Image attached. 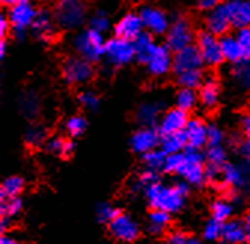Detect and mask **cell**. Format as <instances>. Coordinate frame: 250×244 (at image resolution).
<instances>
[{
	"label": "cell",
	"mask_w": 250,
	"mask_h": 244,
	"mask_svg": "<svg viewBox=\"0 0 250 244\" xmlns=\"http://www.w3.org/2000/svg\"><path fill=\"white\" fill-rule=\"evenodd\" d=\"M164 170L180 176L189 185H201L206 180V160L198 149H186L179 154L168 155Z\"/></svg>",
	"instance_id": "1"
},
{
	"label": "cell",
	"mask_w": 250,
	"mask_h": 244,
	"mask_svg": "<svg viewBox=\"0 0 250 244\" xmlns=\"http://www.w3.org/2000/svg\"><path fill=\"white\" fill-rule=\"evenodd\" d=\"M145 195L153 210H164L167 213H174L180 210L185 204L188 195V185L185 182L167 186L160 182H155L145 188Z\"/></svg>",
	"instance_id": "2"
},
{
	"label": "cell",
	"mask_w": 250,
	"mask_h": 244,
	"mask_svg": "<svg viewBox=\"0 0 250 244\" xmlns=\"http://www.w3.org/2000/svg\"><path fill=\"white\" fill-rule=\"evenodd\" d=\"M85 17H86V6L82 0H61L54 12L55 22L60 27L67 30H73L82 25Z\"/></svg>",
	"instance_id": "3"
},
{
	"label": "cell",
	"mask_w": 250,
	"mask_h": 244,
	"mask_svg": "<svg viewBox=\"0 0 250 244\" xmlns=\"http://www.w3.org/2000/svg\"><path fill=\"white\" fill-rule=\"evenodd\" d=\"M73 45L78 54L88 61H97L104 55L106 42L103 33H99L92 28L86 30L83 33H79L75 38Z\"/></svg>",
	"instance_id": "4"
},
{
	"label": "cell",
	"mask_w": 250,
	"mask_h": 244,
	"mask_svg": "<svg viewBox=\"0 0 250 244\" xmlns=\"http://www.w3.org/2000/svg\"><path fill=\"white\" fill-rule=\"evenodd\" d=\"M104 57L112 66L128 64L133 58H136L134 42L122 38H113L106 42Z\"/></svg>",
	"instance_id": "5"
},
{
	"label": "cell",
	"mask_w": 250,
	"mask_h": 244,
	"mask_svg": "<svg viewBox=\"0 0 250 244\" xmlns=\"http://www.w3.org/2000/svg\"><path fill=\"white\" fill-rule=\"evenodd\" d=\"M194 42V30L191 22L185 18H176L167 32V46L177 52L186 46H191Z\"/></svg>",
	"instance_id": "6"
},
{
	"label": "cell",
	"mask_w": 250,
	"mask_h": 244,
	"mask_svg": "<svg viewBox=\"0 0 250 244\" xmlns=\"http://www.w3.org/2000/svg\"><path fill=\"white\" fill-rule=\"evenodd\" d=\"M197 48L203 57L204 64H207V66L214 67V66H219L224 61L221 41H219L217 36H214L210 32H203L198 35Z\"/></svg>",
	"instance_id": "7"
},
{
	"label": "cell",
	"mask_w": 250,
	"mask_h": 244,
	"mask_svg": "<svg viewBox=\"0 0 250 244\" xmlns=\"http://www.w3.org/2000/svg\"><path fill=\"white\" fill-rule=\"evenodd\" d=\"M94 75L91 61L82 58V57H75L69 58L64 66H62V76L64 79L72 83V85H81L88 82Z\"/></svg>",
	"instance_id": "8"
},
{
	"label": "cell",
	"mask_w": 250,
	"mask_h": 244,
	"mask_svg": "<svg viewBox=\"0 0 250 244\" xmlns=\"http://www.w3.org/2000/svg\"><path fill=\"white\" fill-rule=\"evenodd\" d=\"M36 15H38V11L35 9V6L31 5L28 0H22L21 3L9 8L8 20L11 22V27L21 36L25 32L27 27L33 25Z\"/></svg>",
	"instance_id": "9"
},
{
	"label": "cell",
	"mask_w": 250,
	"mask_h": 244,
	"mask_svg": "<svg viewBox=\"0 0 250 244\" xmlns=\"http://www.w3.org/2000/svg\"><path fill=\"white\" fill-rule=\"evenodd\" d=\"M109 229L116 240L124 243L134 241L140 234L137 222L127 213H116V216L109 224Z\"/></svg>",
	"instance_id": "10"
},
{
	"label": "cell",
	"mask_w": 250,
	"mask_h": 244,
	"mask_svg": "<svg viewBox=\"0 0 250 244\" xmlns=\"http://www.w3.org/2000/svg\"><path fill=\"white\" fill-rule=\"evenodd\" d=\"M203 64L204 61L197 45L186 46L177 51L173 57V70L176 72V75H180L188 70H200Z\"/></svg>",
	"instance_id": "11"
},
{
	"label": "cell",
	"mask_w": 250,
	"mask_h": 244,
	"mask_svg": "<svg viewBox=\"0 0 250 244\" xmlns=\"http://www.w3.org/2000/svg\"><path fill=\"white\" fill-rule=\"evenodd\" d=\"M140 17H142L145 28L150 35H164L168 32L170 22H168L167 15L161 9L152 8V6H145L140 11Z\"/></svg>",
	"instance_id": "12"
},
{
	"label": "cell",
	"mask_w": 250,
	"mask_h": 244,
	"mask_svg": "<svg viewBox=\"0 0 250 244\" xmlns=\"http://www.w3.org/2000/svg\"><path fill=\"white\" fill-rule=\"evenodd\" d=\"M143 21L140 14H127L124 15L115 25V35L116 38H122L127 41H136L143 33Z\"/></svg>",
	"instance_id": "13"
},
{
	"label": "cell",
	"mask_w": 250,
	"mask_h": 244,
	"mask_svg": "<svg viewBox=\"0 0 250 244\" xmlns=\"http://www.w3.org/2000/svg\"><path fill=\"white\" fill-rule=\"evenodd\" d=\"M206 25H207V32L213 33L214 36L227 35L229 27L232 25L227 6L221 5V6L208 11L207 18H206Z\"/></svg>",
	"instance_id": "14"
},
{
	"label": "cell",
	"mask_w": 250,
	"mask_h": 244,
	"mask_svg": "<svg viewBox=\"0 0 250 244\" xmlns=\"http://www.w3.org/2000/svg\"><path fill=\"white\" fill-rule=\"evenodd\" d=\"M188 122H189V119H188L186 112L176 107L163 115V118L160 121V131L163 136L182 133L186 128Z\"/></svg>",
	"instance_id": "15"
},
{
	"label": "cell",
	"mask_w": 250,
	"mask_h": 244,
	"mask_svg": "<svg viewBox=\"0 0 250 244\" xmlns=\"http://www.w3.org/2000/svg\"><path fill=\"white\" fill-rule=\"evenodd\" d=\"M171 49L168 46L158 45V48L155 49V52L150 55L147 60V69L152 75L155 76H163L167 72L171 70L173 67V57H171Z\"/></svg>",
	"instance_id": "16"
},
{
	"label": "cell",
	"mask_w": 250,
	"mask_h": 244,
	"mask_svg": "<svg viewBox=\"0 0 250 244\" xmlns=\"http://www.w3.org/2000/svg\"><path fill=\"white\" fill-rule=\"evenodd\" d=\"M160 143H161V140H160L158 131H155L150 127H145V128L136 131L134 136L131 137L133 149L137 152V154H143V155H146L147 152L156 149V146H158Z\"/></svg>",
	"instance_id": "17"
},
{
	"label": "cell",
	"mask_w": 250,
	"mask_h": 244,
	"mask_svg": "<svg viewBox=\"0 0 250 244\" xmlns=\"http://www.w3.org/2000/svg\"><path fill=\"white\" fill-rule=\"evenodd\" d=\"M207 131H208V127L204 124L203 121L191 119L189 122H188L186 128L183 130L188 147L200 149L204 144H207Z\"/></svg>",
	"instance_id": "18"
},
{
	"label": "cell",
	"mask_w": 250,
	"mask_h": 244,
	"mask_svg": "<svg viewBox=\"0 0 250 244\" xmlns=\"http://www.w3.org/2000/svg\"><path fill=\"white\" fill-rule=\"evenodd\" d=\"M225 6L232 25L237 28L250 27V0H229Z\"/></svg>",
	"instance_id": "19"
},
{
	"label": "cell",
	"mask_w": 250,
	"mask_h": 244,
	"mask_svg": "<svg viewBox=\"0 0 250 244\" xmlns=\"http://www.w3.org/2000/svg\"><path fill=\"white\" fill-rule=\"evenodd\" d=\"M206 173L208 179H219L224 165L227 164V154L222 146H210L206 155Z\"/></svg>",
	"instance_id": "20"
},
{
	"label": "cell",
	"mask_w": 250,
	"mask_h": 244,
	"mask_svg": "<svg viewBox=\"0 0 250 244\" xmlns=\"http://www.w3.org/2000/svg\"><path fill=\"white\" fill-rule=\"evenodd\" d=\"M221 48H222V55L224 60L231 61L234 64H238L240 61H243L246 58L244 51L240 45V42L237 41V38L232 36H224L221 39Z\"/></svg>",
	"instance_id": "21"
},
{
	"label": "cell",
	"mask_w": 250,
	"mask_h": 244,
	"mask_svg": "<svg viewBox=\"0 0 250 244\" xmlns=\"http://www.w3.org/2000/svg\"><path fill=\"white\" fill-rule=\"evenodd\" d=\"M222 238L228 244H241L246 238H249L244 222L231 221V219L225 222L222 228Z\"/></svg>",
	"instance_id": "22"
},
{
	"label": "cell",
	"mask_w": 250,
	"mask_h": 244,
	"mask_svg": "<svg viewBox=\"0 0 250 244\" xmlns=\"http://www.w3.org/2000/svg\"><path fill=\"white\" fill-rule=\"evenodd\" d=\"M219 96H221V89H219L217 81L214 78L206 79L204 83L201 85V91H200V102L203 103V106L207 109L216 107V104L219 102Z\"/></svg>",
	"instance_id": "23"
},
{
	"label": "cell",
	"mask_w": 250,
	"mask_h": 244,
	"mask_svg": "<svg viewBox=\"0 0 250 244\" xmlns=\"http://www.w3.org/2000/svg\"><path fill=\"white\" fill-rule=\"evenodd\" d=\"M54 20L48 12L45 11H41L38 12L36 15V20L33 22V25H31V28H33V32L38 38L41 39H49L52 35H54Z\"/></svg>",
	"instance_id": "24"
},
{
	"label": "cell",
	"mask_w": 250,
	"mask_h": 244,
	"mask_svg": "<svg viewBox=\"0 0 250 244\" xmlns=\"http://www.w3.org/2000/svg\"><path fill=\"white\" fill-rule=\"evenodd\" d=\"M134 48H136V58L142 63H147L150 55L158 48V43H155L152 39V35L149 33H142L136 41H134Z\"/></svg>",
	"instance_id": "25"
},
{
	"label": "cell",
	"mask_w": 250,
	"mask_h": 244,
	"mask_svg": "<svg viewBox=\"0 0 250 244\" xmlns=\"http://www.w3.org/2000/svg\"><path fill=\"white\" fill-rule=\"evenodd\" d=\"M219 179H221V182L227 188H240L246 182V176H244L243 170L234 164H225Z\"/></svg>",
	"instance_id": "26"
},
{
	"label": "cell",
	"mask_w": 250,
	"mask_h": 244,
	"mask_svg": "<svg viewBox=\"0 0 250 244\" xmlns=\"http://www.w3.org/2000/svg\"><path fill=\"white\" fill-rule=\"evenodd\" d=\"M186 144V139L183 131L182 133H176V134H167L161 139V149L166 152L167 155H174L179 154L185 149Z\"/></svg>",
	"instance_id": "27"
},
{
	"label": "cell",
	"mask_w": 250,
	"mask_h": 244,
	"mask_svg": "<svg viewBox=\"0 0 250 244\" xmlns=\"http://www.w3.org/2000/svg\"><path fill=\"white\" fill-rule=\"evenodd\" d=\"M161 107L155 103H145L137 110V121L145 127H152L160 118Z\"/></svg>",
	"instance_id": "28"
},
{
	"label": "cell",
	"mask_w": 250,
	"mask_h": 244,
	"mask_svg": "<svg viewBox=\"0 0 250 244\" xmlns=\"http://www.w3.org/2000/svg\"><path fill=\"white\" fill-rule=\"evenodd\" d=\"M168 225H170V213H167L164 210H153L149 215L147 226H149L150 232L161 234L163 231L167 229Z\"/></svg>",
	"instance_id": "29"
},
{
	"label": "cell",
	"mask_w": 250,
	"mask_h": 244,
	"mask_svg": "<svg viewBox=\"0 0 250 244\" xmlns=\"http://www.w3.org/2000/svg\"><path fill=\"white\" fill-rule=\"evenodd\" d=\"M24 188V180L18 176H11L2 183V191H0V197L2 200L15 198L21 194Z\"/></svg>",
	"instance_id": "30"
},
{
	"label": "cell",
	"mask_w": 250,
	"mask_h": 244,
	"mask_svg": "<svg viewBox=\"0 0 250 244\" xmlns=\"http://www.w3.org/2000/svg\"><path fill=\"white\" fill-rule=\"evenodd\" d=\"M232 216V204L228 200H217L211 205V218L219 222H228Z\"/></svg>",
	"instance_id": "31"
},
{
	"label": "cell",
	"mask_w": 250,
	"mask_h": 244,
	"mask_svg": "<svg viewBox=\"0 0 250 244\" xmlns=\"http://www.w3.org/2000/svg\"><path fill=\"white\" fill-rule=\"evenodd\" d=\"M197 100H198V97H197L194 89H191V88H182L177 93V96H176V106L179 109L188 112V110H191V109L195 107Z\"/></svg>",
	"instance_id": "32"
},
{
	"label": "cell",
	"mask_w": 250,
	"mask_h": 244,
	"mask_svg": "<svg viewBox=\"0 0 250 244\" xmlns=\"http://www.w3.org/2000/svg\"><path fill=\"white\" fill-rule=\"evenodd\" d=\"M177 82L179 85H182V88L195 89L201 86V83H204V78H203L201 70H188V72L177 75Z\"/></svg>",
	"instance_id": "33"
},
{
	"label": "cell",
	"mask_w": 250,
	"mask_h": 244,
	"mask_svg": "<svg viewBox=\"0 0 250 244\" xmlns=\"http://www.w3.org/2000/svg\"><path fill=\"white\" fill-rule=\"evenodd\" d=\"M234 78L243 89L250 91V58H244L235 66Z\"/></svg>",
	"instance_id": "34"
},
{
	"label": "cell",
	"mask_w": 250,
	"mask_h": 244,
	"mask_svg": "<svg viewBox=\"0 0 250 244\" xmlns=\"http://www.w3.org/2000/svg\"><path fill=\"white\" fill-rule=\"evenodd\" d=\"M167 154L163 149H153L145 155V164L147 165V168L150 170H158V168H164L166 161H167Z\"/></svg>",
	"instance_id": "35"
},
{
	"label": "cell",
	"mask_w": 250,
	"mask_h": 244,
	"mask_svg": "<svg viewBox=\"0 0 250 244\" xmlns=\"http://www.w3.org/2000/svg\"><path fill=\"white\" fill-rule=\"evenodd\" d=\"M89 25L92 30H96L99 33H104L106 30L109 28L110 25V20H109V15L104 12V11H97L94 14L89 20Z\"/></svg>",
	"instance_id": "36"
},
{
	"label": "cell",
	"mask_w": 250,
	"mask_h": 244,
	"mask_svg": "<svg viewBox=\"0 0 250 244\" xmlns=\"http://www.w3.org/2000/svg\"><path fill=\"white\" fill-rule=\"evenodd\" d=\"M22 207V201L15 197V198H8V200H2V205H0V211H2V216L6 218H12L21 211Z\"/></svg>",
	"instance_id": "37"
},
{
	"label": "cell",
	"mask_w": 250,
	"mask_h": 244,
	"mask_svg": "<svg viewBox=\"0 0 250 244\" xmlns=\"http://www.w3.org/2000/svg\"><path fill=\"white\" fill-rule=\"evenodd\" d=\"M85 128H86V121H85V118H82L79 115L69 118L66 122V130H67L69 136H72V137L81 136L85 131Z\"/></svg>",
	"instance_id": "38"
},
{
	"label": "cell",
	"mask_w": 250,
	"mask_h": 244,
	"mask_svg": "<svg viewBox=\"0 0 250 244\" xmlns=\"http://www.w3.org/2000/svg\"><path fill=\"white\" fill-rule=\"evenodd\" d=\"M48 149L51 152H54V154H57V155H69L70 152L73 150V143L72 142H67L64 139L55 137V139L49 140Z\"/></svg>",
	"instance_id": "39"
},
{
	"label": "cell",
	"mask_w": 250,
	"mask_h": 244,
	"mask_svg": "<svg viewBox=\"0 0 250 244\" xmlns=\"http://www.w3.org/2000/svg\"><path fill=\"white\" fill-rule=\"evenodd\" d=\"M222 228H224V224L219 222L216 219L211 218V221H208L204 226V238L208 240V241H214L217 238H222Z\"/></svg>",
	"instance_id": "40"
},
{
	"label": "cell",
	"mask_w": 250,
	"mask_h": 244,
	"mask_svg": "<svg viewBox=\"0 0 250 244\" xmlns=\"http://www.w3.org/2000/svg\"><path fill=\"white\" fill-rule=\"evenodd\" d=\"M79 103L88 110H96L100 106V100H99L97 94L92 93V91H83V93H81Z\"/></svg>",
	"instance_id": "41"
},
{
	"label": "cell",
	"mask_w": 250,
	"mask_h": 244,
	"mask_svg": "<svg viewBox=\"0 0 250 244\" xmlns=\"http://www.w3.org/2000/svg\"><path fill=\"white\" fill-rule=\"evenodd\" d=\"M237 41L240 42L243 51H244V55L246 58H250V27H243V28H238L237 32Z\"/></svg>",
	"instance_id": "42"
},
{
	"label": "cell",
	"mask_w": 250,
	"mask_h": 244,
	"mask_svg": "<svg viewBox=\"0 0 250 244\" xmlns=\"http://www.w3.org/2000/svg\"><path fill=\"white\" fill-rule=\"evenodd\" d=\"M116 216V211L113 210V207L107 203H103L97 207V218L100 222L103 224H110V221Z\"/></svg>",
	"instance_id": "43"
},
{
	"label": "cell",
	"mask_w": 250,
	"mask_h": 244,
	"mask_svg": "<svg viewBox=\"0 0 250 244\" xmlns=\"http://www.w3.org/2000/svg\"><path fill=\"white\" fill-rule=\"evenodd\" d=\"M21 109L25 115H35L39 109V103H38V99L35 96H31V94H27L22 97L21 100Z\"/></svg>",
	"instance_id": "44"
},
{
	"label": "cell",
	"mask_w": 250,
	"mask_h": 244,
	"mask_svg": "<svg viewBox=\"0 0 250 244\" xmlns=\"http://www.w3.org/2000/svg\"><path fill=\"white\" fill-rule=\"evenodd\" d=\"M25 139L30 144H39L43 142L45 139V130L39 125H35V127H31L28 128L27 134H25Z\"/></svg>",
	"instance_id": "45"
},
{
	"label": "cell",
	"mask_w": 250,
	"mask_h": 244,
	"mask_svg": "<svg viewBox=\"0 0 250 244\" xmlns=\"http://www.w3.org/2000/svg\"><path fill=\"white\" fill-rule=\"evenodd\" d=\"M222 139H224V134L221 130L214 125L208 127V131H207V144L208 146H221Z\"/></svg>",
	"instance_id": "46"
},
{
	"label": "cell",
	"mask_w": 250,
	"mask_h": 244,
	"mask_svg": "<svg viewBox=\"0 0 250 244\" xmlns=\"http://www.w3.org/2000/svg\"><path fill=\"white\" fill-rule=\"evenodd\" d=\"M155 182H158V177H156V173H155V170H150V168H147L146 171H143V173L140 174V179H139V185H140V186H143V188H146V186L152 185V183H155Z\"/></svg>",
	"instance_id": "47"
},
{
	"label": "cell",
	"mask_w": 250,
	"mask_h": 244,
	"mask_svg": "<svg viewBox=\"0 0 250 244\" xmlns=\"http://www.w3.org/2000/svg\"><path fill=\"white\" fill-rule=\"evenodd\" d=\"M197 5L200 9L203 11H211L217 6H221V2L222 0H195Z\"/></svg>",
	"instance_id": "48"
},
{
	"label": "cell",
	"mask_w": 250,
	"mask_h": 244,
	"mask_svg": "<svg viewBox=\"0 0 250 244\" xmlns=\"http://www.w3.org/2000/svg\"><path fill=\"white\" fill-rule=\"evenodd\" d=\"M186 240H188V237H185L183 234L176 232V234H171L163 244H185Z\"/></svg>",
	"instance_id": "49"
},
{
	"label": "cell",
	"mask_w": 250,
	"mask_h": 244,
	"mask_svg": "<svg viewBox=\"0 0 250 244\" xmlns=\"http://www.w3.org/2000/svg\"><path fill=\"white\" fill-rule=\"evenodd\" d=\"M9 27H11V22L6 17H2V20H0V36L5 38L9 32Z\"/></svg>",
	"instance_id": "50"
},
{
	"label": "cell",
	"mask_w": 250,
	"mask_h": 244,
	"mask_svg": "<svg viewBox=\"0 0 250 244\" xmlns=\"http://www.w3.org/2000/svg\"><path fill=\"white\" fill-rule=\"evenodd\" d=\"M241 152H243V155H244L246 161H247V163H249V165H250V139L243 144Z\"/></svg>",
	"instance_id": "51"
},
{
	"label": "cell",
	"mask_w": 250,
	"mask_h": 244,
	"mask_svg": "<svg viewBox=\"0 0 250 244\" xmlns=\"http://www.w3.org/2000/svg\"><path fill=\"white\" fill-rule=\"evenodd\" d=\"M243 128H244V133L249 136V139H250V113L244 118V121H243Z\"/></svg>",
	"instance_id": "52"
},
{
	"label": "cell",
	"mask_w": 250,
	"mask_h": 244,
	"mask_svg": "<svg viewBox=\"0 0 250 244\" xmlns=\"http://www.w3.org/2000/svg\"><path fill=\"white\" fill-rule=\"evenodd\" d=\"M0 244H20L15 238L12 237H8V235H3L2 240H0Z\"/></svg>",
	"instance_id": "53"
},
{
	"label": "cell",
	"mask_w": 250,
	"mask_h": 244,
	"mask_svg": "<svg viewBox=\"0 0 250 244\" xmlns=\"http://www.w3.org/2000/svg\"><path fill=\"white\" fill-rule=\"evenodd\" d=\"M244 225H246V231H247V237L250 238V210L247 211L246 219H244Z\"/></svg>",
	"instance_id": "54"
},
{
	"label": "cell",
	"mask_w": 250,
	"mask_h": 244,
	"mask_svg": "<svg viewBox=\"0 0 250 244\" xmlns=\"http://www.w3.org/2000/svg\"><path fill=\"white\" fill-rule=\"evenodd\" d=\"M2 2L6 5V6H15V5H18V3H21L22 2V0H2Z\"/></svg>",
	"instance_id": "55"
},
{
	"label": "cell",
	"mask_w": 250,
	"mask_h": 244,
	"mask_svg": "<svg viewBox=\"0 0 250 244\" xmlns=\"http://www.w3.org/2000/svg\"><path fill=\"white\" fill-rule=\"evenodd\" d=\"M8 225H9V218H6V216H2V232H6V229H8Z\"/></svg>",
	"instance_id": "56"
},
{
	"label": "cell",
	"mask_w": 250,
	"mask_h": 244,
	"mask_svg": "<svg viewBox=\"0 0 250 244\" xmlns=\"http://www.w3.org/2000/svg\"><path fill=\"white\" fill-rule=\"evenodd\" d=\"M5 55H6V43L2 42L0 43V58H5Z\"/></svg>",
	"instance_id": "57"
},
{
	"label": "cell",
	"mask_w": 250,
	"mask_h": 244,
	"mask_svg": "<svg viewBox=\"0 0 250 244\" xmlns=\"http://www.w3.org/2000/svg\"><path fill=\"white\" fill-rule=\"evenodd\" d=\"M185 244H201L197 238H188Z\"/></svg>",
	"instance_id": "58"
}]
</instances>
